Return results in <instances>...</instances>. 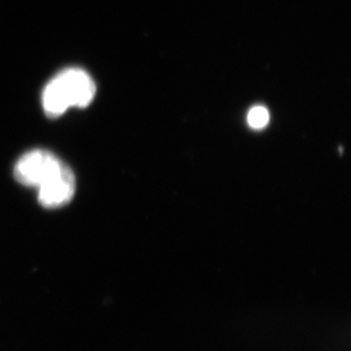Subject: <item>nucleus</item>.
I'll use <instances>...</instances> for the list:
<instances>
[{
  "instance_id": "obj_4",
  "label": "nucleus",
  "mask_w": 351,
  "mask_h": 351,
  "mask_svg": "<svg viewBox=\"0 0 351 351\" xmlns=\"http://www.w3.org/2000/svg\"><path fill=\"white\" fill-rule=\"evenodd\" d=\"M269 119L271 117H269V110L262 105L252 107L247 114L248 125L257 131L265 129L266 126L269 125Z\"/></svg>"
},
{
  "instance_id": "obj_3",
  "label": "nucleus",
  "mask_w": 351,
  "mask_h": 351,
  "mask_svg": "<svg viewBox=\"0 0 351 351\" xmlns=\"http://www.w3.org/2000/svg\"><path fill=\"white\" fill-rule=\"evenodd\" d=\"M75 193V176L69 166H60L55 174L38 188L40 205L57 208L67 205Z\"/></svg>"
},
{
  "instance_id": "obj_1",
  "label": "nucleus",
  "mask_w": 351,
  "mask_h": 351,
  "mask_svg": "<svg viewBox=\"0 0 351 351\" xmlns=\"http://www.w3.org/2000/svg\"><path fill=\"white\" fill-rule=\"evenodd\" d=\"M96 95V83L81 69H67L47 84L43 106L49 117L63 115L71 107H86Z\"/></svg>"
},
{
  "instance_id": "obj_2",
  "label": "nucleus",
  "mask_w": 351,
  "mask_h": 351,
  "mask_svg": "<svg viewBox=\"0 0 351 351\" xmlns=\"http://www.w3.org/2000/svg\"><path fill=\"white\" fill-rule=\"evenodd\" d=\"M60 162L53 154L46 150H32L21 157L15 165V179L25 186L39 188L60 169Z\"/></svg>"
}]
</instances>
